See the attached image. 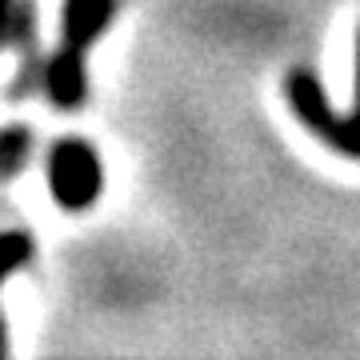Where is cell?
<instances>
[{
  "mask_svg": "<svg viewBox=\"0 0 360 360\" xmlns=\"http://www.w3.org/2000/svg\"><path fill=\"white\" fill-rule=\"evenodd\" d=\"M112 16H116V0H65V40L44 68V89H49L52 108L77 112L84 104V92H89L84 52L104 37Z\"/></svg>",
  "mask_w": 360,
  "mask_h": 360,
  "instance_id": "6da1fadb",
  "label": "cell"
},
{
  "mask_svg": "<svg viewBox=\"0 0 360 360\" xmlns=\"http://www.w3.org/2000/svg\"><path fill=\"white\" fill-rule=\"evenodd\" d=\"M49 193L65 212H84L104 193V165L80 136H65L49 153Z\"/></svg>",
  "mask_w": 360,
  "mask_h": 360,
  "instance_id": "7a4b0ae2",
  "label": "cell"
},
{
  "mask_svg": "<svg viewBox=\"0 0 360 360\" xmlns=\"http://www.w3.org/2000/svg\"><path fill=\"white\" fill-rule=\"evenodd\" d=\"M284 96H288V108L296 112V120H300V124H304L316 141H324L328 148H336L340 156L356 153L352 120H348V116H340L333 104H328V96H324V89H321V80L312 77L309 68H296V72H288V77H284Z\"/></svg>",
  "mask_w": 360,
  "mask_h": 360,
  "instance_id": "3957f363",
  "label": "cell"
},
{
  "mask_svg": "<svg viewBox=\"0 0 360 360\" xmlns=\"http://www.w3.org/2000/svg\"><path fill=\"white\" fill-rule=\"evenodd\" d=\"M28 144H32V136H28L20 124H8V129H4V136H0V168H4V180H13L16 172L25 168Z\"/></svg>",
  "mask_w": 360,
  "mask_h": 360,
  "instance_id": "277c9868",
  "label": "cell"
},
{
  "mask_svg": "<svg viewBox=\"0 0 360 360\" xmlns=\"http://www.w3.org/2000/svg\"><path fill=\"white\" fill-rule=\"evenodd\" d=\"M32 260V236L20 229H13L8 236H4V276H13V272H20Z\"/></svg>",
  "mask_w": 360,
  "mask_h": 360,
  "instance_id": "5b68a950",
  "label": "cell"
},
{
  "mask_svg": "<svg viewBox=\"0 0 360 360\" xmlns=\"http://www.w3.org/2000/svg\"><path fill=\"white\" fill-rule=\"evenodd\" d=\"M352 136H356V153H352V160H360V40H356V108H352Z\"/></svg>",
  "mask_w": 360,
  "mask_h": 360,
  "instance_id": "8992f818",
  "label": "cell"
}]
</instances>
